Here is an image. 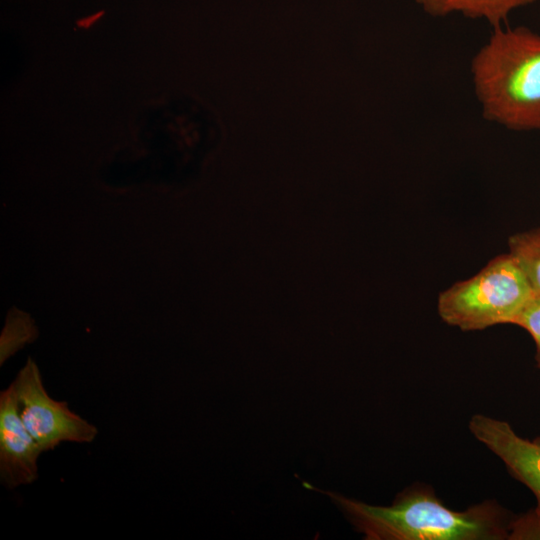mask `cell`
Here are the masks:
<instances>
[{
  "label": "cell",
  "mask_w": 540,
  "mask_h": 540,
  "mask_svg": "<svg viewBox=\"0 0 540 540\" xmlns=\"http://www.w3.org/2000/svg\"><path fill=\"white\" fill-rule=\"evenodd\" d=\"M303 485L327 495L367 540H505L515 517L495 500L453 510L419 483L401 491L390 506Z\"/></svg>",
  "instance_id": "obj_1"
},
{
  "label": "cell",
  "mask_w": 540,
  "mask_h": 540,
  "mask_svg": "<svg viewBox=\"0 0 540 540\" xmlns=\"http://www.w3.org/2000/svg\"><path fill=\"white\" fill-rule=\"evenodd\" d=\"M15 389L20 417L42 452L64 442L87 444L98 435L97 427L73 412L66 401L47 392L37 364L28 358L11 383Z\"/></svg>",
  "instance_id": "obj_4"
},
{
  "label": "cell",
  "mask_w": 540,
  "mask_h": 540,
  "mask_svg": "<svg viewBox=\"0 0 540 540\" xmlns=\"http://www.w3.org/2000/svg\"><path fill=\"white\" fill-rule=\"evenodd\" d=\"M510 539H540V512L536 508L514 517Z\"/></svg>",
  "instance_id": "obj_11"
},
{
  "label": "cell",
  "mask_w": 540,
  "mask_h": 540,
  "mask_svg": "<svg viewBox=\"0 0 540 540\" xmlns=\"http://www.w3.org/2000/svg\"><path fill=\"white\" fill-rule=\"evenodd\" d=\"M508 248L534 293L540 295V226L512 235Z\"/></svg>",
  "instance_id": "obj_8"
},
{
  "label": "cell",
  "mask_w": 540,
  "mask_h": 540,
  "mask_svg": "<svg viewBox=\"0 0 540 540\" xmlns=\"http://www.w3.org/2000/svg\"><path fill=\"white\" fill-rule=\"evenodd\" d=\"M37 336L38 330L30 315L16 308L11 309L0 337L1 365Z\"/></svg>",
  "instance_id": "obj_9"
},
{
  "label": "cell",
  "mask_w": 540,
  "mask_h": 540,
  "mask_svg": "<svg viewBox=\"0 0 540 540\" xmlns=\"http://www.w3.org/2000/svg\"><path fill=\"white\" fill-rule=\"evenodd\" d=\"M514 325L525 329L536 346V363L540 368V295L534 296L515 319Z\"/></svg>",
  "instance_id": "obj_10"
},
{
  "label": "cell",
  "mask_w": 540,
  "mask_h": 540,
  "mask_svg": "<svg viewBox=\"0 0 540 540\" xmlns=\"http://www.w3.org/2000/svg\"><path fill=\"white\" fill-rule=\"evenodd\" d=\"M472 435L495 454L509 473L534 494L540 512V437L527 439L519 436L504 421L483 414H475L469 421Z\"/></svg>",
  "instance_id": "obj_5"
},
{
  "label": "cell",
  "mask_w": 540,
  "mask_h": 540,
  "mask_svg": "<svg viewBox=\"0 0 540 540\" xmlns=\"http://www.w3.org/2000/svg\"><path fill=\"white\" fill-rule=\"evenodd\" d=\"M483 117L513 131L540 130V34L496 27L471 60Z\"/></svg>",
  "instance_id": "obj_2"
},
{
  "label": "cell",
  "mask_w": 540,
  "mask_h": 540,
  "mask_svg": "<svg viewBox=\"0 0 540 540\" xmlns=\"http://www.w3.org/2000/svg\"><path fill=\"white\" fill-rule=\"evenodd\" d=\"M536 0H415L421 9L434 17L459 13L471 19H483L493 28L501 27L511 12Z\"/></svg>",
  "instance_id": "obj_7"
},
{
  "label": "cell",
  "mask_w": 540,
  "mask_h": 540,
  "mask_svg": "<svg viewBox=\"0 0 540 540\" xmlns=\"http://www.w3.org/2000/svg\"><path fill=\"white\" fill-rule=\"evenodd\" d=\"M534 296L524 272L507 253L441 292L437 310L446 324L462 331H477L513 324Z\"/></svg>",
  "instance_id": "obj_3"
},
{
  "label": "cell",
  "mask_w": 540,
  "mask_h": 540,
  "mask_svg": "<svg viewBox=\"0 0 540 540\" xmlns=\"http://www.w3.org/2000/svg\"><path fill=\"white\" fill-rule=\"evenodd\" d=\"M43 453L25 427L15 389L10 384L0 393V481L7 489L33 483L38 478V459Z\"/></svg>",
  "instance_id": "obj_6"
}]
</instances>
